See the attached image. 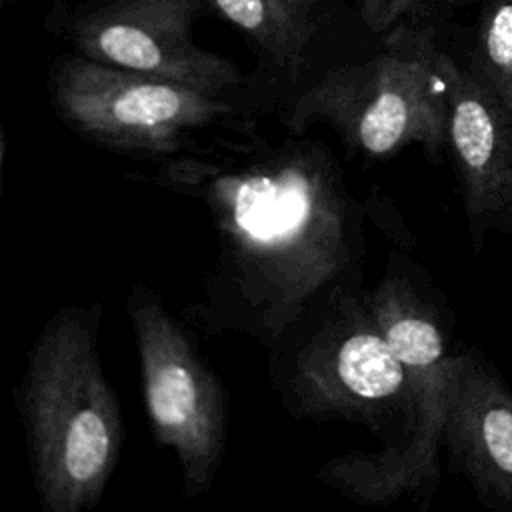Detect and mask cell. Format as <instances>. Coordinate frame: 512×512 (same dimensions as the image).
Masks as SVG:
<instances>
[{
    "mask_svg": "<svg viewBox=\"0 0 512 512\" xmlns=\"http://www.w3.org/2000/svg\"><path fill=\"white\" fill-rule=\"evenodd\" d=\"M210 212L218 252L196 320L268 350L316 306L360 286L362 206L322 142H256L240 154L180 158L158 174Z\"/></svg>",
    "mask_w": 512,
    "mask_h": 512,
    "instance_id": "6da1fadb",
    "label": "cell"
},
{
    "mask_svg": "<svg viewBox=\"0 0 512 512\" xmlns=\"http://www.w3.org/2000/svg\"><path fill=\"white\" fill-rule=\"evenodd\" d=\"M102 306L60 308L38 334L16 402L46 512L94 506L120 456L122 418L98 354Z\"/></svg>",
    "mask_w": 512,
    "mask_h": 512,
    "instance_id": "7a4b0ae2",
    "label": "cell"
},
{
    "mask_svg": "<svg viewBox=\"0 0 512 512\" xmlns=\"http://www.w3.org/2000/svg\"><path fill=\"white\" fill-rule=\"evenodd\" d=\"M270 356L272 386L292 416L362 424L382 440L374 452L410 438L414 390L360 286L328 296Z\"/></svg>",
    "mask_w": 512,
    "mask_h": 512,
    "instance_id": "3957f363",
    "label": "cell"
},
{
    "mask_svg": "<svg viewBox=\"0 0 512 512\" xmlns=\"http://www.w3.org/2000/svg\"><path fill=\"white\" fill-rule=\"evenodd\" d=\"M366 302L404 364L416 400L410 438L392 452L350 450L320 468V480L360 504H390L404 496L426 504L440 478V448L448 414L454 358L440 320L412 276L392 262Z\"/></svg>",
    "mask_w": 512,
    "mask_h": 512,
    "instance_id": "277c9868",
    "label": "cell"
},
{
    "mask_svg": "<svg viewBox=\"0 0 512 512\" xmlns=\"http://www.w3.org/2000/svg\"><path fill=\"white\" fill-rule=\"evenodd\" d=\"M428 30L400 24L386 32L384 50L330 70L292 104V132L320 122L366 160L388 158L420 144L436 156L448 140L446 78Z\"/></svg>",
    "mask_w": 512,
    "mask_h": 512,
    "instance_id": "5b68a950",
    "label": "cell"
},
{
    "mask_svg": "<svg viewBox=\"0 0 512 512\" xmlns=\"http://www.w3.org/2000/svg\"><path fill=\"white\" fill-rule=\"evenodd\" d=\"M128 314L154 440L174 450L184 494L198 498L210 490L226 452L224 388L156 292L134 286Z\"/></svg>",
    "mask_w": 512,
    "mask_h": 512,
    "instance_id": "8992f818",
    "label": "cell"
},
{
    "mask_svg": "<svg viewBox=\"0 0 512 512\" xmlns=\"http://www.w3.org/2000/svg\"><path fill=\"white\" fill-rule=\"evenodd\" d=\"M50 94L72 130L110 148L152 156L178 152L194 130L234 114L216 94L86 56L56 62Z\"/></svg>",
    "mask_w": 512,
    "mask_h": 512,
    "instance_id": "52a82bcc",
    "label": "cell"
},
{
    "mask_svg": "<svg viewBox=\"0 0 512 512\" xmlns=\"http://www.w3.org/2000/svg\"><path fill=\"white\" fill-rule=\"evenodd\" d=\"M200 10L202 0H112L74 20L72 42L96 62L220 96L242 74L192 40Z\"/></svg>",
    "mask_w": 512,
    "mask_h": 512,
    "instance_id": "ba28073f",
    "label": "cell"
},
{
    "mask_svg": "<svg viewBox=\"0 0 512 512\" xmlns=\"http://www.w3.org/2000/svg\"><path fill=\"white\" fill-rule=\"evenodd\" d=\"M446 78L448 140L468 220L512 230V116L496 94L440 52Z\"/></svg>",
    "mask_w": 512,
    "mask_h": 512,
    "instance_id": "9c48e42d",
    "label": "cell"
},
{
    "mask_svg": "<svg viewBox=\"0 0 512 512\" xmlns=\"http://www.w3.org/2000/svg\"><path fill=\"white\" fill-rule=\"evenodd\" d=\"M444 448L486 504L512 508V392L468 352L454 358Z\"/></svg>",
    "mask_w": 512,
    "mask_h": 512,
    "instance_id": "30bf717a",
    "label": "cell"
},
{
    "mask_svg": "<svg viewBox=\"0 0 512 512\" xmlns=\"http://www.w3.org/2000/svg\"><path fill=\"white\" fill-rule=\"evenodd\" d=\"M212 8L292 78L304 64L312 34L302 30L276 0H210Z\"/></svg>",
    "mask_w": 512,
    "mask_h": 512,
    "instance_id": "8fae6325",
    "label": "cell"
},
{
    "mask_svg": "<svg viewBox=\"0 0 512 512\" xmlns=\"http://www.w3.org/2000/svg\"><path fill=\"white\" fill-rule=\"evenodd\" d=\"M480 52L488 88L512 116V0H500L484 18Z\"/></svg>",
    "mask_w": 512,
    "mask_h": 512,
    "instance_id": "7c38bea8",
    "label": "cell"
},
{
    "mask_svg": "<svg viewBox=\"0 0 512 512\" xmlns=\"http://www.w3.org/2000/svg\"><path fill=\"white\" fill-rule=\"evenodd\" d=\"M364 24L376 32L386 34L412 16L432 12L442 6H452L462 0H356Z\"/></svg>",
    "mask_w": 512,
    "mask_h": 512,
    "instance_id": "4fadbf2b",
    "label": "cell"
},
{
    "mask_svg": "<svg viewBox=\"0 0 512 512\" xmlns=\"http://www.w3.org/2000/svg\"><path fill=\"white\" fill-rule=\"evenodd\" d=\"M280 8L308 34H314L320 12L328 0H276Z\"/></svg>",
    "mask_w": 512,
    "mask_h": 512,
    "instance_id": "5bb4252c",
    "label": "cell"
}]
</instances>
